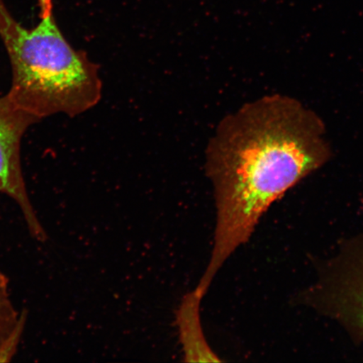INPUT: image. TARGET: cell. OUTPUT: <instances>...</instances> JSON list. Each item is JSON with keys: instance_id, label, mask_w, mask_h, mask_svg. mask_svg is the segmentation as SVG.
<instances>
[{"instance_id": "obj_1", "label": "cell", "mask_w": 363, "mask_h": 363, "mask_svg": "<svg viewBox=\"0 0 363 363\" xmlns=\"http://www.w3.org/2000/svg\"><path fill=\"white\" fill-rule=\"evenodd\" d=\"M325 134L314 111L283 94L247 103L220 121L206 149L216 225L210 263L197 286L203 293L272 204L330 160Z\"/></svg>"}, {"instance_id": "obj_2", "label": "cell", "mask_w": 363, "mask_h": 363, "mask_svg": "<svg viewBox=\"0 0 363 363\" xmlns=\"http://www.w3.org/2000/svg\"><path fill=\"white\" fill-rule=\"evenodd\" d=\"M39 6L38 24L27 29L0 0V39L12 75L8 96L40 121L80 116L101 101L99 67L63 35L54 17L53 0H39Z\"/></svg>"}, {"instance_id": "obj_3", "label": "cell", "mask_w": 363, "mask_h": 363, "mask_svg": "<svg viewBox=\"0 0 363 363\" xmlns=\"http://www.w3.org/2000/svg\"><path fill=\"white\" fill-rule=\"evenodd\" d=\"M40 121L18 107L7 94L0 97V194L16 203L31 237L44 242L48 235L31 203L21 162L22 139Z\"/></svg>"}, {"instance_id": "obj_4", "label": "cell", "mask_w": 363, "mask_h": 363, "mask_svg": "<svg viewBox=\"0 0 363 363\" xmlns=\"http://www.w3.org/2000/svg\"><path fill=\"white\" fill-rule=\"evenodd\" d=\"M204 295L195 288L184 295L177 311V325L183 348L184 362H220L221 359L212 350L203 333L201 306Z\"/></svg>"}, {"instance_id": "obj_5", "label": "cell", "mask_w": 363, "mask_h": 363, "mask_svg": "<svg viewBox=\"0 0 363 363\" xmlns=\"http://www.w3.org/2000/svg\"><path fill=\"white\" fill-rule=\"evenodd\" d=\"M26 316L13 303L8 277L0 270V362L16 355L24 331Z\"/></svg>"}, {"instance_id": "obj_6", "label": "cell", "mask_w": 363, "mask_h": 363, "mask_svg": "<svg viewBox=\"0 0 363 363\" xmlns=\"http://www.w3.org/2000/svg\"><path fill=\"white\" fill-rule=\"evenodd\" d=\"M352 291L351 297L354 315H355L358 323L363 328V277L354 286Z\"/></svg>"}]
</instances>
